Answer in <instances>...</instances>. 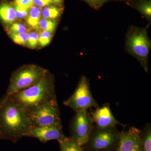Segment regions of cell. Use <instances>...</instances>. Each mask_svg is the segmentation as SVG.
Segmentation results:
<instances>
[{"instance_id": "cell-1", "label": "cell", "mask_w": 151, "mask_h": 151, "mask_svg": "<svg viewBox=\"0 0 151 151\" xmlns=\"http://www.w3.org/2000/svg\"><path fill=\"white\" fill-rule=\"evenodd\" d=\"M27 113L8 98L0 99V139L15 144L32 128Z\"/></svg>"}, {"instance_id": "cell-2", "label": "cell", "mask_w": 151, "mask_h": 151, "mask_svg": "<svg viewBox=\"0 0 151 151\" xmlns=\"http://www.w3.org/2000/svg\"><path fill=\"white\" fill-rule=\"evenodd\" d=\"M4 98H8L27 113L57 102L54 76L49 71L37 84Z\"/></svg>"}, {"instance_id": "cell-3", "label": "cell", "mask_w": 151, "mask_h": 151, "mask_svg": "<svg viewBox=\"0 0 151 151\" xmlns=\"http://www.w3.org/2000/svg\"><path fill=\"white\" fill-rule=\"evenodd\" d=\"M47 71L43 68L35 65H24L12 74L8 88L3 97H9L37 84Z\"/></svg>"}, {"instance_id": "cell-4", "label": "cell", "mask_w": 151, "mask_h": 151, "mask_svg": "<svg viewBox=\"0 0 151 151\" xmlns=\"http://www.w3.org/2000/svg\"><path fill=\"white\" fill-rule=\"evenodd\" d=\"M120 134L116 127L96 128L93 129L85 146L88 151H115Z\"/></svg>"}, {"instance_id": "cell-5", "label": "cell", "mask_w": 151, "mask_h": 151, "mask_svg": "<svg viewBox=\"0 0 151 151\" xmlns=\"http://www.w3.org/2000/svg\"><path fill=\"white\" fill-rule=\"evenodd\" d=\"M63 103L76 112L98 107V104L90 91L89 81L84 76L80 78L76 89L71 96Z\"/></svg>"}, {"instance_id": "cell-6", "label": "cell", "mask_w": 151, "mask_h": 151, "mask_svg": "<svg viewBox=\"0 0 151 151\" xmlns=\"http://www.w3.org/2000/svg\"><path fill=\"white\" fill-rule=\"evenodd\" d=\"M127 43L130 51L140 61L147 71V58L151 48V42L146 29H133L127 36Z\"/></svg>"}, {"instance_id": "cell-7", "label": "cell", "mask_w": 151, "mask_h": 151, "mask_svg": "<svg viewBox=\"0 0 151 151\" xmlns=\"http://www.w3.org/2000/svg\"><path fill=\"white\" fill-rule=\"evenodd\" d=\"M27 113L32 127H63L57 102L44 105Z\"/></svg>"}, {"instance_id": "cell-8", "label": "cell", "mask_w": 151, "mask_h": 151, "mask_svg": "<svg viewBox=\"0 0 151 151\" xmlns=\"http://www.w3.org/2000/svg\"><path fill=\"white\" fill-rule=\"evenodd\" d=\"M76 113L71 123L70 137L80 146H85L94 129V122L87 110Z\"/></svg>"}, {"instance_id": "cell-9", "label": "cell", "mask_w": 151, "mask_h": 151, "mask_svg": "<svg viewBox=\"0 0 151 151\" xmlns=\"http://www.w3.org/2000/svg\"><path fill=\"white\" fill-rule=\"evenodd\" d=\"M142 131L132 127L120 132V137L115 151H142Z\"/></svg>"}, {"instance_id": "cell-10", "label": "cell", "mask_w": 151, "mask_h": 151, "mask_svg": "<svg viewBox=\"0 0 151 151\" xmlns=\"http://www.w3.org/2000/svg\"><path fill=\"white\" fill-rule=\"evenodd\" d=\"M25 137L35 138L41 142L45 143L53 140L58 142L65 136L63 131V127L50 126L32 127Z\"/></svg>"}, {"instance_id": "cell-11", "label": "cell", "mask_w": 151, "mask_h": 151, "mask_svg": "<svg viewBox=\"0 0 151 151\" xmlns=\"http://www.w3.org/2000/svg\"><path fill=\"white\" fill-rule=\"evenodd\" d=\"M91 115L96 128L98 129H106L116 127L117 125H123L113 116L108 104L97 107Z\"/></svg>"}, {"instance_id": "cell-12", "label": "cell", "mask_w": 151, "mask_h": 151, "mask_svg": "<svg viewBox=\"0 0 151 151\" xmlns=\"http://www.w3.org/2000/svg\"><path fill=\"white\" fill-rule=\"evenodd\" d=\"M0 19L3 23L12 24L17 19L16 14L14 8L7 3L0 4Z\"/></svg>"}, {"instance_id": "cell-13", "label": "cell", "mask_w": 151, "mask_h": 151, "mask_svg": "<svg viewBox=\"0 0 151 151\" xmlns=\"http://www.w3.org/2000/svg\"><path fill=\"white\" fill-rule=\"evenodd\" d=\"M60 151H85L83 146H80L72 138L65 136L61 140L58 141Z\"/></svg>"}, {"instance_id": "cell-14", "label": "cell", "mask_w": 151, "mask_h": 151, "mask_svg": "<svg viewBox=\"0 0 151 151\" xmlns=\"http://www.w3.org/2000/svg\"><path fill=\"white\" fill-rule=\"evenodd\" d=\"M42 9L36 6H32L29 9V13L27 18L28 24L33 28H38L39 23L41 17Z\"/></svg>"}, {"instance_id": "cell-15", "label": "cell", "mask_w": 151, "mask_h": 151, "mask_svg": "<svg viewBox=\"0 0 151 151\" xmlns=\"http://www.w3.org/2000/svg\"><path fill=\"white\" fill-rule=\"evenodd\" d=\"M141 147L142 151H151V128L149 124L142 131Z\"/></svg>"}, {"instance_id": "cell-16", "label": "cell", "mask_w": 151, "mask_h": 151, "mask_svg": "<svg viewBox=\"0 0 151 151\" xmlns=\"http://www.w3.org/2000/svg\"><path fill=\"white\" fill-rule=\"evenodd\" d=\"M60 10L52 6H47L42 10L41 16L43 18L54 20L60 16Z\"/></svg>"}, {"instance_id": "cell-17", "label": "cell", "mask_w": 151, "mask_h": 151, "mask_svg": "<svg viewBox=\"0 0 151 151\" xmlns=\"http://www.w3.org/2000/svg\"><path fill=\"white\" fill-rule=\"evenodd\" d=\"M56 26L57 23L54 20L43 18L40 20L38 28L43 31L53 33L55 30Z\"/></svg>"}, {"instance_id": "cell-18", "label": "cell", "mask_w": 151, "mask_h": 151, "mask_svg": "<svg viewBox=\"0 0 151 151\" xmlns=\"http://www.w3.org/2000/svg\"><path fill=\"white\" fill-rule=\"evenodd\" d=\"M9 36L15 43L23 46L27 45L28 40V34L27 32L23 33L10 32Z\"/></svg>"}, {"instance_id": "cell-19", "label": "cell", "mask_w": 151, "mask_h": 151, "mask_svg": "<svg viewBox=\"0 0 151 151\" xmlns=\"http://www.w3.org/2000/svg\"><path fill=\"white\" fill-rule=\"evenodd\" d=\"M140 12L148 19L151 17V3L150 1H143L138 5Z\"/></svg>"}, {"instance_id": "cell-20", "label": "cell", "mask_w": 151, "mask_h": 151, "mask_svg": "<svg viewBox=\"0 0 151 151\" xmlns=\"http://www.w3.org/2000/svg\"><path fill=\"white\" fill-rule=\"evenodd\" d=\"M52 34L53 33L47 31H42L41 32L39 37V43L40 46L44 47L48 45L51 41Z\"/></svg>"}, {"instance_id": "cell-21", "label": "cell", "mask_w": 151, "mask_h": 151, "mask_svg": "<svg viewBox=\"0 0 151 151\" xmlns=\"http://www.w3.org/2000/svg\"><path fill=\"white\" fill-rule=\"evenodd\" d=\"M14 6V8L15 10L16 14L17 19H22L27 18L29 13L30 8L21 6L15 4Z\"/></svg>"}, {"instance_id": "cell-22", "label": "cell", "mask_w": 151, "mask_h": 151, "mask_svg": "<svg viewBox=\"0 0 151 151\" xmlns=\"http://www.w3.org/2000/svg\"><path fill=\"white\" fill-rule=\"evenodd\" d=\"M38 34L36 32H32L28 34V40L27 46L31 48H35L39 43Z\"/></svg>"}, {"instance_id": "cell-23", "label": "cell", "mask_w": 151, "mask_h": 151, "mask_svg": "<svg viewBox=\"0 0 151 151\" xmlns=\"http://www.w3.org/2000/svg\"><path fill=\"white\" fill-rule=\"evenodd\" d=\"M10 32L16 33H23L27 32V29L25 26L19 23H14L11 24L9 28Z\"/></svg>"}, {"instance_id": "cell-24", "label": "cell", "mask_w": 151, "mask_h": 151, "mask_svg": "<svg viewBox=\"0 0 151 151\" xmlns=\"http://www.w3.org/2000/svg\"><path fill=\"white\" fill-rule=\"evenodd\" d=\"M15 4L18 5L30 8L34 6L33 0H15Z\"/></svg>"}, {"instance_id": "cell-25", "label": "cell", "mask_w": 151, "mask_h": 151, "mask_svg": "<svg viewBox=\"0 0 151 151\" xmlns=\"http://www.w3.org/2000/svg\"><path fill=\"white\" fill-rule=\"evenodd\" d=\"M51 3L50 0H33L34 5L40 8L47 6Z\"/></svg>"}, {"instance_id": "cell-26", "label": "cell", "mask_w": 151, "mask_h": 151, "mask_svg": "<svg viewBox=\"0 0 151 151\" xmlns=\"http://www.w3.org/2000/svg\"><path fill=\"white\" fill-rule=\"evenodd\" d=\"M52 3H54L55 4H61L63 0H50Z\"/></svg>"}, {"instance_id": "cell-27", "label": "cell", "mask_w": 151, "mask_h": 151, "mask_svg": "<svg viewBox=\"0 0 151 151\" xmlns=\"http://www.w3.org/2000/svg\"><path fill=\"white\" fill-rule=\"evenodd\" d=\"M86 1L89 2H93L96 1L97 0H86Z\"/></svg>"}]
</instances>
